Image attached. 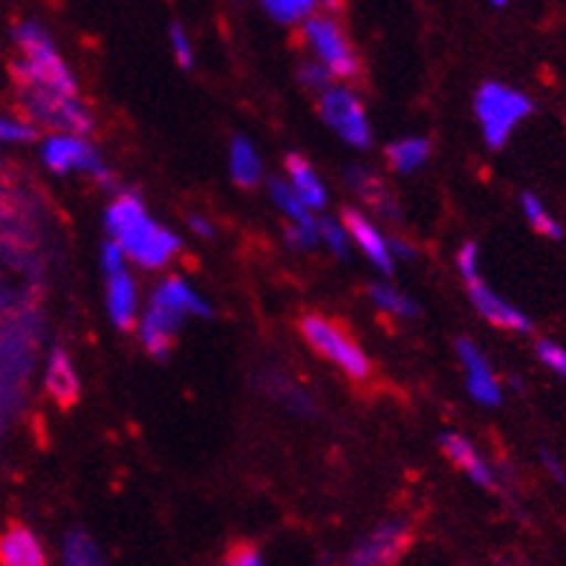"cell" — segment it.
Listing matches in <instances>:
<instances>
[{"instance_id":"6da1fadb","label":"cell","mask_w":566,"mask_h":566,"mask_svg":"<svg viewBox=\"0 0 566 566\" xmlns=\"http://www.w3.org/2000/svg\"><path fill=\"white\" fill-rule=\"evenodd\" d=\"M105 229L111 240L119 243L122 252L145 269L171 263L182 249L179 234L154 223L136 195H119L107 206Z\"/></svg>"},{"instance_id":"7a4b0ae2","label":"cell","mask_w":566,"mask_h":566,"mask_svg":"<svg viewBox=\"0 0 566 566\" xmlns=\"http://www.w3.org/2000/svg\"><path fill=\"white\" fill-rule=\"evenodd\" d=\"M15 46L21 59L15 61L18 84L21 87H38L53 90V93H64V96H78V82H75L73 70L59 53L53 35L41 27L38 21H21L12 30Z\"/></svg>"},{"instance_id":"3957f363","label":"cell","mask_w":566,"mask_h":566,"mask_svg":"<svg viewBox=\"0 0 566 566\" xmlns=\"http://www.w3.org/2000/svg\"><path fill=\"white\" fill-rule=\"evenodd\" d=\"M535 113L532 102L523 90L509 87L503 82H485L474 93V116L480 122L485 145L492 150L506 148V142L523 122Z\"/></svg>"},{"instance_id":"277c9868","label":"cell","mask_w":566,"mask_h":566,"mask_svg":"<svg viewBox=\"0 0 566 566\" xmlns=\"http://www.w3.org/2000/svg\"><path fill=\"white\" fill-rule=\"evenodd\" d=\"M301 41L313 53V61H318L321 67H327L336 82H350L361 73L356 46H353L336 15L315 12L310 21L301 23Z\"/></svg>"},{"instance_id":"5b68a950","label":"cell","mask_w":566,"mask_h":566,"mask_svg":"<svg viewBox=\"0 0 566 566\" xmlns=\"http://www.w3.org/2000/svg\"><path fill=\"white\" fill-rule=\"evenodd\" d=\"M21 102L23 111L30 113V125H46L59 130V134L70 136H90L93 127H96L93 113L78 96H64V93H53V90L21 87Z\"/></svg>"},{"instance_id":"8992f818","label":"cell","mask_w":566,"mask_h":566,"mask_svg":"<svg viewBox=\"0 0 566 566\" xmlns=\"http://www.w3.org/2000/svg\"><path fill=\"white\" fill-rule=\"evenodd\" d=\"M301 336L313 347L318 356L342 367L350 379H367L370 376V358L358 347L356 338L347 336V329H342L336 321L324 318V315H304L301 318Z\"/></svg>"},{"instance_id":"52a82bcc","label":"cell","mask_w":566,"mask_h":566,"mask_svg":"<svg viewBox=\"0 0 566 566\" xmlns=\"http://www.w3.org/2000/svg\"><path fill=\"white\" fill-rule=\"evenodd\" d=\"M318 113L324 125H329L347 145L365 150L373 145V130L361 98L347 84H333L318 96Z\"/></svg>"},{"instance_id":"ba28073f","label":"cell","mask_w":566,"mask_h":566,"mask_svg":"<svg viewBox=\"0 0 566 566\" xmlns=\"http://www.w3.org/2000/svg\"><path fill=\"white\" fill-rule=\"evenodd\" d=\"M41 159H44V165L53 174L82 171L90 174V177H96L102 186H113V177L107 171L105 159L90 145L87 136L53 134L41 145Z\"/></svg>"},{"instance_id":"9c48e42d","label":"cell","mask_w":566,"mask_h":566,"mask_svg":"<svg viewBox=\"0 0 566 566\" xmlns=\"http://www.w3.org/2000/svg\"><path fill=\"white\" fill-rule=\"evenodd\" d=\"M410 541H413L410 523L385 521L353 546L344 566H394L408 552Z\"/></svg>"},{"instance_id":"30bf717a","label":"cell","mask_w":566,"mask_h":566,"mask_svg":"<svg viewBox=\"0 0 566 566\" xmlns=\"http://www.w3.org/2000/svg\"><path fill=\"white\" fill-rule=\"evenodd\" d=\"M182 321H186V315L179 313L177 306L168 304V301L154 290V295H150L148 301V310H145V315H142L139 321V342L142 347H145V353L159 358V361L168 358V353H171L174 347V336H177V329L182 327Z\"/></svg>"},{"instance_id":"8fae6325","label":"cell","mask_w":566,"mask_h":566,"mask_svg":"<svg viewBox=\"0 0 566 566\" xmlns=\"http://www.w3.org/2000/svg\"><path fill=\"white\" fill-rule=\"evenodd\" d=\"M465 290H469V298L471 304H474V310H478L492 327L506 329V333H517V336L532 333L530 315L523 313L521 306H514L512 301L503 298V295H497V292L483 281V275L465 277Z\"/></svg>"},{"instance_id":"7c38bea8","label":"cell","mask_w":566,"mask_h":566,"mask_svg":"<svg viewBox=\"0 0 566 566\" xmlns=\"http://www.w3.org/2000/svg\"><path fill=\"white\" fill-rule=\"evenodd\" d=\"M457 356L465 370V388H469L471 399L483 408H497L503 405V385H500L497 373L492 370L489 358L483 356L478 344L471 338H457Z\"/></svg>"},{"instance_id":"4fadbf2b","label":"cell","mask_w":566,"mask_h":566,"mask_svg":"<svg viewBox=\"0 0 566 566\" xmlns=\"http://www.w3.org/2000/svg\"><path fill=\"white\" fill-rule=\"evenodd\" d=\"M342 226L344 231L350 234L353 243L367 254V261H370L373 266L379 269V272H385V275L394 272V254H390L388 240H385V234L376 229V223H373L370 217L361 214V211L356 209H344Z\"/></svg>"},{"instance_id":"5bb4252c","label":"cell","mask_w":566,"mask_h":566,"mask_svg":"<svg viewBox=\"0 0 566 566\" xmlns=\"http://www.w3.org/2000/svg\"><path fill=\"white\" fill-rule=\"evenodd\" d=\"M440 446H442V454L454 462L465 478L474 480V483L483 485V489H489V492H497L500 489L497 471H494L483 457H480L478 448L471 446L462 433H442Z\"/></svg>"},{"instance_id":"9a60e30c","label":"cell","mask_w":566,"mask_h":566,"mask_svg":"<svg viewBox=\"0 0 566 566\" xmlns=\"http://www.w3.org/2000/svg\"><path fill=\"white\" fill-rule=\"evenodd\" d=\"M0 566H46V552L27 526L0 532Z\"/></svg>"},{"instance_id":"2e32d148","label":"cell","mask_w":566,"mask_h":566,"mask_svg":"<svg viewBox=\"0 0 566 566\" xmlns=\"http://www.w3.org/2000/svg\"><path fill=\"white\" fill-rule=\"evenodd\" d=\"M136 306H139V295H136V281L125 272L107 277V315H111L113 327H119L122 333L134 327Z\"/></svg>"},{"instance_id":"e0dca14e","label":"cell","mask_w":566,"mask_h":566,"mask_svg":"<svg viewBox=\"0 0 566 566\" xmlns=\"http://www.w3.org/2000/svg\"><path fill=\"white\" fill-rule=\"evenodd\" d=\"M286 174H290V188L301 197L310 211H318L327 206V191H324V182L318 179L315 168L310 165V159H304L301 154H290L286 157Z\"/></svg>"},{"instance_id":"ac0fdd59","label":"cell","mask_w":566,"mask_h":566,"mask_svg":"<svg viewBox=\"0 0 566 566\" xmlns=\"http://www.w3.org/2000/svg\"><path fill=\"white\" fill-rule=\"evenodd\" d=\"M229 171L234 186L254 188L263 177V159L247 136H234L229 148Z\"/></svg>"},{"instance_id":"d6986e66","label":"cell","mask_w":566,"mask_h":566,"mask_svg":"<svg viewBox=\"0 0 566 566\" xmlns=\"http://www.w3.org/2000/svg\"><path fill=\"white\" fill-rule=\"evenodd\" d=\"M347 179H350L353 191H356V195L361 197V200H365L367 206L376 211V214L388 217V220H394V217L399 214V206H396L394 195H390V188L385 186L379 177L367 174L365 168H350Z\"/></svg>"},{"instance_id":"ffe728a7","label":"cell","mask_w":566,"mask_h":566,"mask_svg":"<svg viewBox=\"0 0 566 566\" xmlns=\"http://www.w3.org/2000/svg\"><path fill=\"white\" fill-rule=\"evenodd\" d=\"M46 390L64 408L78 399V376H75L70 356L61 347H55L53 356H50V365H46Z\"/></svg>"},{"instance_id":"44dd1931","label":"cell","mask_w":566,"mask_h":566,"mask_svg":"<svg viewBox=\"0 0 566 566\" xmlns=\"http://www.w3.org/2000/svg\"><path fill=\"white\" fill-rule=\"evenodd\" d=\"M157 292L168 301V304L177 306L186 318L188 315H195V318H209V315L214 313L209 301L202 298L200 292H197L188 281H182V277H165L157 286Z\"/></svg>"},{"instance_id":"7402d4cb","label":"cell","mask_w":566,"mask_h":566,"mask_svg":"<svg viewBox=\"0 0 566 566\" xmlns=\"http://www.w3.org/2000/svg\"><path fill=\"white\" fill-rule=\"evenodd\" d=\"M428 157H431V142L422 139V136L390 142L388 148H385V159H388V165L396 174H413L428 163Z\"/></svg>"},{"instance_id":"603a6c76","label":"cell","mask_w":566,"mask_h":566,"mask_svg":"<svg viewBox=\"0 0 566 566\" xmlns=\"http://www.w3.org/2000/svg\"><path fill=\"white\" fill-rule=\"evenodd\" d=\"M269 197H272V202L281 209V214L290 220V226H298V229L306 231H318V220L313 217V211L306 209L304 202H301V197L295 195L286 182H281V179H269Z\"/></svg>"},{"instance_id":"cb8c5ba5","label":"cell","mask_w":566,"mask_h":566,"mask_svg":"<svg viewBox=\"0 0 566 566\" xmlns=\"http://www.w3.org/2000/svg\"><path fill=\"white\" fill-rule=\"evenodd\" d=\"M521 211L526 217V223L537 231V234H544L549 240H564L566 238V229L560 223L558 217L552 214L546 209V202L535 195V191H523L521 195Z\"/></svg>"},{"instance_id":"d4e9b609","label":"cell","mask_w":566,"mask_h":566,"mask_svg":"<svg viewBox=\"0 0 566 566\" xmlns=\"http://www.w3.org/2000/svg\"><path fill=\"white\" fill-rule=\"evenodd\" d=\"M367 298L376 304V310L396 315V318H417L419 315L417 301L408 298L405 292H399L390 283H370L367 286Z\"/></svg>"},{"instance_id":"484cf974","label":"cell","mask_w":566,"mask_h":566,"mask_svg":"<svg viewBox=\"0 0 566 566\" xmlns=\"http://www.w3.org/2000/svg\"><path fill=\"white\" fill-rule=\"evenodd\" d=\"M269 18L283 27H301L318 12V0H261Z\"/></svg>"},{"instance_id":"4316f807","label":"cell","mask_w":566,"mask_h":566,"mask_svg":"<svg viewBox=\"0 0 566 566\" xmlns=\"http://www.w3.org/2000/svg\"><path fill=\"white\" fill-rule=\"evenodd\" d=\"M64 566H105L98 546L84 532H70L64 541Z\"/></svg>"},{"instance_id":"83f0119b","label":"cell","mask_w":566,"mask_h":566,"mask_svg":"<svg viewBox=\"0 0 566 566\" xmlns=\"http://www.w3.org/2000/svg\"><path fill=\"white\" fill-rule=\"evenodd\" d=\"M168 44H171V53L177 59V64L182 70H195V44H191V32L182 27L179 21H174L168 27Z\"/></svg>"},{"instance_id":"f1b7e54d","label":"cell","mask_w":566,"mask_h":566,"mask_svg":"<svg viewBox=\"0 0 566 566\" xmlns=\"http://www.w3.org/2000/svg\"><path fill=\"white\" fill-rule=\"evenodd\" d=\"M535 356L544 367H549L555 376L566 381V347L552 338H537L535 342Z\"/></svg>"},{"instance_id":"f546056e","label":"cell","mask_w":566,"mask_h":566,"mask_svg":"<svg viewBox=\"0 0 566 566\" xmlns=\"http://www.w3.org/2000/svg\"><path fill=\"white\" fill-rule=\"evenodd\" d=\"M318 238L329 247V252H336L338 258H347L350 254V234L344 231L342 223L329 220V217H321L318 220Z\"/></svg>"},{"instance_id":"4dcf8cb0","label":"cell","mask_w":566,"mask_h":566,"mask_svg":"<svg viewBox=\"0 0 566 566\" xmlns=\"http://www.w3.org/2000/svg\"><path fill=\"white\" fill-rule=\"evenodd\" d=\"M298 78H301V84H304L306 90H315V93H324V90H329L333 87V84H336V78H333V75H329V70L327 67H321L318 61H304V64H301L298 67Z\"/></svg>"},{"instance_id":"1f68e13d","label":"cell","mask_w":566,"mask_h":566,"mask_svg":"<svg viewBox=\"0 0 566 566\" xmlns=\"http://www.w3.org/2000/svg\"><path fill=\"white\" fill-rule=\"evenodd\" d=\"M35 139V127L30 122L12 119V116H3L0 113V142H32Z\"/></svg>"},{"instance_id":"d6a6232c","label":"cell","mask_w":566,"mask_h":566,"mask_svg":"<svg viewBox=\"0 0 566 566\" xmlns=\"http://www.w3.org/2000/svg\"><path fill=\"white\" fill-rule=\"evenodd\" d=\"M125 261L127 254L122 252V247L116 243V240H107L105 247H102V269H105V275H119V272H125Z\"/></svg>"},{"instance_id":"836d02e7","label":"cell","mask_w":566,"mask_h":566,"mask_svg":"<svg viewBox=\"0 0 566 566\" xmlns=\"http://www.w3.org/2000/svg\"><path fill=\"white\" fill-rule=\"evenodd\" d=\"M223 566H263V558L252 544H238L226 555Z\"/></svg>"},{"instance_id":"e575fe53","label":"cell","mask_w":566,"mask_h":566,"mask_svg":"<svg viewBox=\"0 0 566 566\" xmlns=\"http://www.w3.org/2000/svg\"><path fill=\"white\" fill-rule=\"evenodd\" d=\"M541 462H544L546 474H549V478L555 480V483L564 485V489H566V465H564V462H560L558 457L552 454V451H544V454H541Z\"/></svg>"},{"instance_id":"d590c367","label":"cell","mask_w":566,"mask_h":566,"mask_svg":"<svg viewBox=\"0 0 566 566\" xmlns=\"http://www.w3.org/2000/svg\"><path fill=\"white\" fill-rule=\"evenodd\" d=\"M188 226H191V231H195L197 238H202V240L214 238V226H211L209 220H206V217L191 214V217H188Z\"/></svg>"},{"instance_id":"8d00e7d4","label":"cell","mask_w":566,"mask_h":566,"mask_svg":"<svg viewBox=\"0 0 566 566\" xmlns=\"http://www.w3.org/2000/svg\"><path fill=\"white\" fill-rule=\"evenodd\" d=\"M388 247H390V254H396V258H402V261H413V258H417V249L410 247L408 240H402V238L388 240Z\"/></svg>"},{"instance_id":"74e56055","label":"cell","mask_w":566,"mask_h":566,"mask_svg":"<svg viewBox=\"0 0 566 566\" xmlns=\"http://www.w3.org/2000/svg\"><path fill=\"white\" fill-rule=\"evenodd\" d=\"M344 7V0H318V12H324V15H338Z\"/></svg>"},{"instance_id":"f35d334b","label":"cell","mask_w":566,"mask_h":566,"mask_svg":"<svg viewBox=\"0 0 566 566\" xmlns=\"http://www.w3.org/2000/svg\"><path fill=\"white\" fill-rule=\"evenodd\" d=\"M489 3H492V7H497V9H503L509 3V0H489Z\"/></svg>"}]
</instances>
